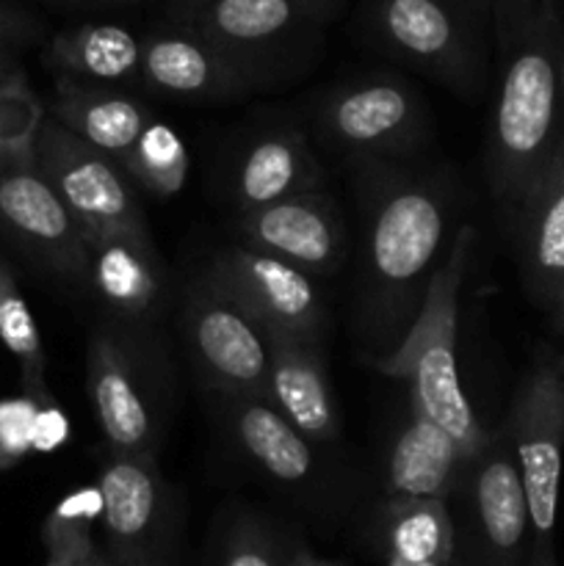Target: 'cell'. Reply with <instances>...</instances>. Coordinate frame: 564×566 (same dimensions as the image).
Wrapping results in <instances>:
<instances>
[{
    "label": "cell",
    "mask_w": 564,
    "mask_h": 566,
    "mask_svg": "<svg viewBox=\"0 0 564 566\" xmlns=\"http://www.w3.org/2000/svg\"><path fill=\"white\" fill-rule=\"evenodd\" d=\"M359 258L354 329L370 363L390 357L418 318L440 269L451 188L407 164L354 166Z\"/></svg>",
    "instance_id": "cell-1"
},
{
    "label": "cell",
    "mask_w": 564,
    "mask_h": 566,
    "mask_svg": "<svg viewBox=\"0 0 564 566\" xmlns=\"http://www.w3.org/2000/svg\"><path fill=\"white\" fill-rule=\"evenodd\" d=\"M564 9L558 0H492V108L487 182L503 219L564 144Z\"/></svg>",
    "instance_id": "cell-2"
},
{
    "label": "cell",
    "mask_w": 564,
    "mask_h": 566,
    "mask_svg": "<svg viewBox=\"0 0 564 566\" xmlns=\"http://www.w3.org/2000/svg\"><path fill=\"white\" fill-rule=\"evenodd\" d=\"M473 249L476 230L468 224L459 227L431 280L412 329L390 357L374 363L379 374L407 387V401L415 415L440 426L470 457H476L490 437V429L481 426L479 415L464 396L457 365L459 296Z\"/></svg>",
    "instance_id": "cell-3"
},
{
    "label": "cell",
    "mask_w": 564,
    "mask_h": 566,
    "mask_svg": "<svg viewBox=\"0 0 564 566\" xmlns=\"http://www.w3.org/2000/svg\"><path fill=\"white\" fill-rule=\"evenodd\" d=\"M354 31L464 99L492 83V0H359Z\"/></svg>",
    "instance_id": "cell-4"
},
{
    "label": "cell",
    "mask_w": 564,
    "mask_h": 566,
    "mask_svg": "<svg viewBox=\"0 0 564 566\" xmlns=\"http://www.w3.org/2000/svg\"><path fill=\"white\" fill-rule=\"evenodd\" d=\"M332 0H197L166 3L169 22L197 33L258 88L276 86L313 64Z\"/></svg>",
    "instance_id": "cell-5"
},
{
    "label": "cell",
    "mask_w": 564,
    "mask_h": 566,
    "mask_svg": "<svg viewBox=\"0 0 564 566\" xmlns=\"http://www.w3.org/2000/svg\"><path fill=\"white\" fill-rule=\"evenodd\" d=\"M169 370L149 329L105 318L86 348V390L108 453L155 457L169 401Z\"/></svg>",
    "instance_id": "cell-6"
},
{
    "label": "cell",
    "mask_w": 564,
    "mask_h": 566,
    "mask_svg": "<svg viewBox=\"0 0 564 566\" xmlns=\"http://www.w3.org/2000/svg\"><path fill=\"white\" fill-rule=\"evenodd\" d=\"M318 138L352 166L407 164L431 136L424 94L393 72L348 77L315 99Z\"/></svg>",
    "instance_id": "cell-7"
},
{
    "label": "cell",
    "mask_w": 564,
    "mask_h": 566,
    "mask_svg": "<svg viewBox=\"0 0 564 566\" xmlns=\"http://www.w3.org/2000/svg\"><path fill=\"white\" fill-rule=\"evenodd\" d=\"M529 509L525 566H558L556 520L564 470L562 354H542L514 392L503 420Z\"/></svg>",
    "instance_id": "cell-8"
},
{
    "label": "cell",
    "mask_w": 564,
    "mask_h": 566,
    "mask_svg": "<svg viewBox=\"0 0 564 566\" xmlns=\"http://www.w3.org/2000/svg\"><path fill=\"white\" fill-rule=\"evenodd\" d=\"M33 164L77 221L86 243L105 235H153L122 166L48 114L33 142Z\"/></svg>",
    "instance_id": "cell-9"
},
{
    "label": "cell",
    "mask_w": 564,
    "mask_h": 566,
    "mask_svg": "<svg viewBox=\"0 0 564 566\" xmlns=\"http://www.w3.org/2000/svg\"><path fill=\"white\" fill-rule=\"evenodd\" d=\"M105 553L116 566H180V528L155 457L108 453L97 473Z\"/></svg>",
    "instance_id": "cell-10"
},
{
    "label": "cell",
    "mask_w": 564,
    "mask_h": 566,
    "mask_svg": "<svg viewBox=\"0 0 564 566\" xmlns=\"http://www.w3.org/2000/svg\"><path fill=\"white\" fill-rule=\"evenodd\" d=\"M202 276L263 332L324 343L326 302L315 276L247 243L221 249Z\"/></svg>",
    "instance_id": "cell-11"
},
{
    "label": "cell",
    "mask_w": 564,
    "mask_h": 566,
    "mask_svg": "<svg viewBox=\"0 0 564 566\" xmlns=\"http://www.w3.org/2000/svg\"><path fill=\"white\" fill-rule=\"evenodd\" d=\"M182 337L199 376L219 396L265 398L269 340L265 332L216 291L205 276L182 296Z\"/></svg>",
    "instance_id": "cell-12"
},
{
    "label": "cell",
    "mask_w": 564,
    "mask_h": 566,
    "mask_svg": "<svg viewBox=\"0 0 564 566\" xmlns=\"http://www.w3.org/2000/svg\"><path fill=\"white\" fill-rule=\"evenodd\" d=\"M0 235L44 274L88 287V243L36 164L0 171Z\"/></svg>",
    "instance_id": "cell-13"
},
{
    "label": "cell",
    "mask_w": 564,
    "mask_h": 566,
    "mask_svg": "<svg viewBox=\"0 0 564 566\" xmlns=\"http://www.w3.org/2000/svg\"><path fill=\"white\" fill-rule=\"evenodd\" d=\"M459 492L468 512V547L473 566H525L529 509L506 429H495L470 459Z\"/></svg>",
    "instance_id": "cell-14"
},
{
    "label": "cell",
    "mask_w": 564,
    "mask_h": 566,
    "mask_svg": "<svg viewBox=\"0 0 564 566\" xmlns=\"http://www.w3.org/2000/svg\"><path fill=\"white\" fill-rule=\"evenodd\" d=\"M247 247L271 254L310 276H332L346 258V227L324 191L236 213Z\"/></svg>",
    "instance_id": "cell-15"
},
{
    "label": "cell",
    "mask_w": 564,
    "mask_h": 566,
    "mask_svg": "<svg viewBox=\"0 0 564 566\" xmlns=\"http://www.w3.org/2000/svg\"><path fill=\"white\" fill-rule=\"evenodd\" d=\"M506 224L525 296L564 332V144Z\"/></svg>",
    "instance_id": "cell-16"
},
{
    "label": "cell",
    "mask_w": 564,
    "mask_h": 566,
    "mask_svg": "<svg viewBox=\"0 0 564 566\" xmlns=\"http://www.w3.org/2000/svg\"><path fill=\"white\" fill-rule=\"evenodd\" d=\"M138 86L186 103H224L258 92L230 59L175 22L142 36Z\"/></svg>",
    "instance_id": "cell-17"
},
{
    "label": "cell",
    "mask_w": 564,
    "mask_h": 566,
    "mask_svg": "<svg viewBox=\"0 0 564 566\" xmlns=\"http://www.w3.org/2000/svg\"><path fill=\"white\" fill-rule=\"evenodd\" d=\"M88 291L108 321L149 329L166 304V265L153 235H105L88 241Z\"/></svg>",
    "instance_id": "cell-18"
},
{
    "label": "cell",
    "mask_w": 564,
    "mask_h": 566,
    "mask_svg": "<svg viewBox=\"0 0 564 566\" xmlns=\"http://www.w3.org/2000/svg\"><path fill=\"white\" fill-rule=\"evenodd\" d=\"M269 385L265 401L310 442L335 446L341 440L335 392L324 359V343L265 332Z\"/></svg>",
    "instance_id": "cell-19"
},
{
    "label": "cell",
    "mask_w": 564,
    "mask_h": 566,
    "mask_svg": "<svg viewBox=\"0 0 564 566\" xmlns=\"http://www.w3.org/2000/svg\"><path fill=\"white\" fill-rule=\"evenodd\" d=\"M321 186H324V169L307 136L291 125L258 133L238 153L227 180V191L238 213L282 202L299 193L321 191Z\"/></svg>",
    "instance_id": "cell-20"
},
{
    "label": "cell",
    "mask_w": 564,
    "mask_h": 566,
    "mask_svg": "<svg viewBox=\"0 0 564 566\" xmlns=\"http://www.w3.org/2000/svg\"><path fill=\"white\" fill-rule=\"evenodd\" d=\"M44 114L116 164H122L144 127L155 119L149 105L127 94V88L88 86L70 77L55 81L53 99Z\"/></svg>",
    "instance_id": "cell-21"
},
{
    "label": "cell",
    "mask_w": 564,
    "mask_h": 566,
    "mask_svg": "<svg viewBox=\"0 0 564 566\" xmlns=\"http://www.w3.org/2000/svg\"><path fill=\"white\" fill-rule=\"evenodd\" d=\"M470 453L451 434L409 409L385 462L387 497L448 501L462 486Z\"/></svg>",
    "instance_id": "cell-22"
},
{
    "label": "cell",
    "mask_w": 564,
    "mask_h": 566,
    "mask_svg": "<svg viewBox=\"0 0 564 566\" xmlns=\"http://www.w3.org/2000/svg\"><path fill=\"white\" fill-rule=\"evenodd\" d=\"M227 434L238 451L285 486H302L315 473V448L265 398L219 396Z\"/></svg>",
    "instance_id": "cell-23"
},
{
    "label": "cell",
    "mask_w": 564,
    "mask_h": 566,
    "mask_svg": "<svg viewBox=\"0 0 564 566\" xmlns=\"http://www.w3.org/2000/svg\"><path fill=\"white\" fill-rule=\"evenodd\" d=\"M44 61L59 77L88 86H138L142 36L114 22H83L55 33Z\"/></svg>",
    "instance_id": "cell-24"
},
{
    "label": "cell",
    "mask_w": 564,
    "mask_h": 566,
    "mask_svg": "<svg viewBox=\"0 0 564 566\" xmlns=\"http://www.w3.org/2000/svg\"><path fill=\"white\" fill-rule=\"evenodd\" d=\"M379 542L385 558L446 566L457 547V528L448 501L387 497L379 514Z\"/></svg>",
    "instance_id": "cell-25"
},
{
    "label": "cell",
    "mask_w": 564,
    "mask_h": 566,
    "mask_svg": "<svg viewBox=\"0 0 564 566\" xmlns=\"http://www.w3.org/2000/svg\"><path fill=\"white\" fill-rule=\"evenodd\" d=\"M119 166L136 193L171 199L186 186L191 158H188V147L180 133L155 116Z\"/></svg>",
    "instance_id": "cell-26"
},
{
    "label": "cell",
    "mask_w": 564,
    "mask_h": 566,
    "mask_svg": "<svg viewBox=\"0 0 564 566\" xmlns=\"http://www.w3.org/2000/svg\"><path fill=\"white\" fill-rule=\"evenodd\" d=\"M0 343L6 352L17 359L22 370V387L36 407H48L50 390L44 370H48V359H44L42 335H39V324L33 318L31 307H28L25 296L20 291L11 265L0 258Z\"/></svg>",
    "instance_id": "cell-27"
},
{
    "label": "cell",
    "mask_w": 564,
    "mask_h": 566,
    "mask_svg": "<svg viewBox=\"0 0 564 566\" xmlns=\"http://www.w3.org/2000/svg\"><path fill=\"white\" fill-rule=\"evenodd\" d=\"M103 517V497L97 484L66 495L42 528L48 562L44 566H86L97 553L92 525Z\"/></svg>",
    "instance_id": "cell-28"
},
{
    "label": "cell",
    "mask_w": 564,
    "mask_h": 566,
    "mask_svg": "<svg viewBox=\"0 0 564 566\" xmlns=\"http://www.w3.org/2000/svg\"><path fill=\"white\" fill-rule=\"evenodd\" d=\"M44 108L28 86L25 72L0 77V171L33 158V142Z\"/></svg>",
    "instance_id": "cell-29"
},
{
    "label": "cell",
    "mask_w": 564,
    "mask_h": 566,
    "mask_svg": "<svg viewBox=\"0 0 564 566\" xmlns=\"http://www.w3.org/2000/svg\"><path fill=\"white\" fill-rule=\"evenodd\" d=\"M213 566H288V542L269 520L238 514L221 534Z\"/></svg>",
    "instance_id": "cell-30"
},
{
    "label": "cell",
    "mask_w": 564,
    "mask_h": 566,
    "mask_svg": "<svg viewBox=\"0 0 564 566\" xmlns=\"http://www.w3.org/2000/svg\"><path fill=\"white\" fill-rule=\"evenodd\" d=\"M44 28L22 6L0 0V77L22 72V53L42 39Z\"/></svg>",
    "instance_id": "cell-31"
},
{
    "label": "cell",
    "mask_w": 564,
    "mask_h": 566,
    "mask_svg": "<svg viewBox=\"0 0 564 566\" xmlns=\"http://www.w3.org/2000/svg\"><path fill=\"white\" fill-rule=\"evenodd\" d=\"M39 407L31 398L0 403V468H11L36 446Z\"/></svg>",
    "instance_id": "cell-32"
},
{
    "label": "cell",
    "mask_w": 564,
    "mask_h": 566,
    "mask_svg": "<svg viewBox=\"0 0 564 566\" xmlns=\"http://www.w3.org/2000/svg\"><path fill=\"white\" fill-rule=\"evenodd\" d=\"M288 566H341V564L315 556V553L307 551L304 545H288Z\"/></svg>",
    "instance_id": "cell-33"
},
{
    "label": "cell",
    "mask_w": 564,
    "mask_h": 566,
    "mask_svg": "<svg viewBox=\"0 0 564 566\" xmlns=\"http://www.w3.org/2000/svg\"><path fill=\"white\" fill-rule=\"evenodd\" d=\"M66 3H83V6H125V3H138V0H66Z\"/></svg>",
    "instance_id": "cell-34"
},
{
    "label": "cell",
    "mask_w": 564,
    "mask_h": 566,
    "mask_svg": "<svg viewBox=\"0 0 564 566\" xmlns=\"http://www.w3.org/2000/svg\"><path fill=\"white\" fill-rule=\"evenodd\" d=\"M86 566H116V564L111 562V558H108V553H105V551H100V547H97V553H94V556L88 558V564H86Z\"/></svg>",
    "instance_id": "cell-35"
},
{
    "label": "cell",
    "mask_w": 564,
    "mask_h": 566,
    "mask_svg": "<svg viewBox=\"0 0 564 566\" xmlns=\"http://www.w3.org/2000/svg\"><path fill=\"white\" fill-rule=\"evenodd\" d=\"M387 566H437V564H409V562H396V558H387Z\"/></svg>",
    "instance_id": "cell-36"
},
{
    "label": "cell",
    "mask_w": 564,
    "mask_h": 566,
    "mask_svg": "<svg viewBox=\"0 0 564 566\" xmlns=\"http://www.w3.org/2000/svg\"><path fill=\"white\" fill-rule=\"evenodd\" d=\"M166 3H197V0H166Z\"/></svg>",
    "instance_id": "cell-37"
},
{
    "label": "cell",
    "mask_w": 564,
    "mask_h": 566,
    "mask_svg": "<svg viewBox=\"0 0 564 566\" xmlns=\"http://www.w3.org/2000/svg\"><path fill=\"white\" fill-rule=\"evenodd\" d=\"M562 92H564V64H562Z\"/></svg>",
    "instance_id": "cell-38"
},
{
    "label": "cell",
    "mask_w": 564,
    "mask_h": 566,
    "mask_svg": "<svg viewBox=\"0 0 564 566\" xmlns=\"http://www.w3.org/2000/svg\"><path fill=\"white\" fill-rule=\"evenodd\" d=\"M562 370H564V357H562Z\"/></svg>",
    "instance_id": "cell-39"
},
{
    "label": "cell",
    "mask_w": 564,
    "mask_h": 566,
    "mask_svg": "<svg viewBox=\"0 0 564 566\" xmlns=\"http://www.w3.org/2000/svg\"><path fill=\"white\" fill-rule=\"evenodd\" d=\"M332 3H341V0H332Z\"/></svg>",
    "instance_id": "cell-40"
}]
</instances>
